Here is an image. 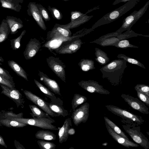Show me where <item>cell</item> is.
<instances>
[{
  "label": "cell",
  "instance_id": "obj_45",
  "mask_svg": "<svg viewBox=\"0 0 149 149\" xmlns=\"http://www.w3.org/2000/svg\"><path fill=\"white\" fill-rule=\"evenodd\" d=\"M22 114L20 113L19 114H15L13 113L12 112H8L5 114V115L7 116H11L15 117V118H22Z\"/></svg>",
  "mask_w": 149,
  "mask_h": 149
},
{
  "label": "cell",
  "instance_id": "obj_37",
  "mask_svg": "<svg viewBox=\"0 0 149 149\" xmlns=\"http://www.w3.org/2000/svg\"><path fill=\"white\" fill-rule=\"evenodd\" d=\"M37 143L41 149H54L56 145L53 143L40 140L37 141Z\"/></svg>",
  "mask_w": 149,
  "mask_h": 149
},
{
  "label": "cell",
  "instance_id": "obj_32",
  "mask_svg": "<svg viewBox=\"0 0 149 149\" xmlns=\"http://www.w3.org/2000/svg\"><path fill=\"white\" fill-rule=\"evenodd\" d=\"M104 119L109 126L117 134L128 140H130L127 135L115 123L108 118L104 116Z\"/></svg>",
  "mask_w": 149,
  "mask_h": 149
},
{
  "label": "cell",
  "instance_id": "obj_30",
  "mask_svg": "<svg viewBox=\"0 0 149 149\" xmlns=\"http://www.w3.org/2000/svg\"><path fill=\"white\" fill-rule=\"evenodd\" d=\"M78 65L84 72H87L95 69L94 61L91 59L83 58L81 60Z\"/></svg>",
  "mask_w": 149,
  "mask_h": 149
},
{
  "label": "cell",
  "instance_id": "obj_22",
  "mask_svg": "<svg viewBox=\"0 0 149 149\" xmlns=\"http://www.w3.org/2000/svg\"><path fill=\"white\" fill-rule=\"evenodd\" d=\"M93 17V15L88 16L85 14L69 23L63 25L70 29L75 28L87 22Z\"/></svg>",
  "mask_w": 149,
  "mask_h": 149
},
{
  "label": "cell",
  "instance_id": "obj_18",
  "mask_svg": "<svg viewBox=\"0 0 149 149\" xmlns=\"http://www.w3.org/2000/svg\"><path fill=\"white\" fill-rule=\"evenodd\" d=\"M2 93L15 102L21 103L22 94L19 91L14 88H10L2 84H0Z\"/></svg>",
  "mask_w": 149,
  "mask_h": 149
},
{
  "label": "cell",
  "instance_id": "obj_14",
  "mask_svg": "<svg viewBox=\"0 0 149 149\" xmlns=\"http://www.w3.org/2000/svg\"><path fill=\"white\" fill-rule=\"evenodd\" d=\"M41 44V43L36 38L31 39L23 52L25 59L30 60L33 58L39 51Z\"/></svg>",
  "mask_w": 149,
  "mask_h": 149
},
{
  "label": "cell",
  "instance_id": "obj_36",
  "mask_svg": "<svg viewBox=\"0 0 149 149\" xmlns=\"http://www.w3.org/2000/svg\"><path fill=\"white\" fill-rule=\"evenodd\" d=\"M112 46L122 49H126L128 47L138 48L137 46L131 44L129 40L126 39L122 40L117 41L113 44Z\"/></svg>",
  "mask_w": 149,
  "mask_h": 149
},
{
  "label": "cell",
  "instance_id": "obj_1",
  "mask_svg": "<svg viewBox=\"0 0 149 149\" xmlns=\"http://www.w3.org/2000/svg\"><path fill=\"white\" fill-rule=\"evenodd\" d=\"M127 62L123 59H116L100 69L103 79H107L113 86H118L122 82Z\"/></svg>",
  "mask_w": 149,
  "mask_h": 149
},
{
  "label": "cell",
  "instance_id": "obj_10",
  "mask_svg": "<svg viewBox=\"0 0 149 149\" xmlns=\"http://www.w3.org/2000/svg\"><path fill=\"white\" fill-rule=\"evenodd\" d=\"M90 105L87 102H85L80 107L73 110L71 116L74 125L77 126L82 123H85L89 116Z\"/></svg>",
  "mask_w": 149,
  "mask_h": 149
},
{
  "label": "cell",
  "instance_id": "obj_26",
  "mask_svg": "<svg viewBox=\"0 0 149 149\" xmlns=\"http://www.w3.org/2000/svg\"><path fill=\"white\" fill-rule=\"evenodd\" d=\"M10 32V29L6 19H3L0 24V44L8 39Z\"/></svg>",
  "mask_w": 149,
  "mask_h": 149
},
{
  "label": "cell",
  "instance_id": "obj_8",
  "mask_svg": "<svg viewBox=\"0 0 149 149\" xmlns=\"http://www.w3.org/2000/svg\"><path fill=\"white\" fill-rule=\"evenodd\" d=\"M49 68L62 81L66 83V65L59 58L50 56L46 58Z\"/></svg>",
  "mask_w": 149,
  "mask_h": 149
},
{
  "label": "cell",
  "instance_id": "obj_51",
  "mask_svg": "<svg viewBox=\"0 0 149 149\" xmlns=\"http://www.w3.org/2000/svg\"></svg>",
  "mask_w": 149,
  "mask_h": 149
},
{
  "label": "cell",
  "instance_id": "obj_48",
  "mask_svg": "<svg viewBox=\"0 0 149 149\" xmlns=\"http://www.w3.org/2000/svg\"><path fill=\"white\" fill-rule=\"evenodd\" d=\"M0 144L6 148H7L3 137L1 135H0Z\"/></svg>",
  "mask_w": 149,
  "mask_h": 149
},
{
  "label": "cell",
  "instance_id": "obj_41",
  "mask_svg": "<svg viewBox=\"0 0 149 149\" xmlns=\"http://www.w3.org/2000/svg\"><path fill=\"white\" fill-rule=\"evenodd\" d=\"M0 84L10 88H14L15 87L14 82L11 81L10 80L0 74Z\"/></svg>",
  "mask_w": 149,
  "mask_h": 149
},
{
  "label": "cell",
  "instance_id": "obj_11",
  "mask_svg": "<svg viewBox=\"0 0 149 149\" xmlns=\"http://www.w3.org/2000/svg\"><path fill=\"white\" fill-rule=\"evenodd\" d=\"M23 92L29 100L49 116L53 117L59 116L58 114L51 110L48 106L47 102L41 97L29 91L25 90L23 91Z\"/></svg>",
  "mask_w": 149,
  "mask_h": 149
},
{
  "label": "cell",
  "instance_id": "obj_3",
  "mask_svg": "<svg viewBox=\"0 0 149 149\" xmlns=\"http://www.w3.org/2000/svg\"><path fill=\"white\" fill-rule=\"evenodd\" d=\"M122 122L125 124L122 125L123 129L135 143L145 149L149 148V141L141 132L140 125L135 123Z\"/></svg>",
  "mask_w": 149,
  "mask_h": 149
},
{
  "label": "cell",
  "instance_id": "obj_40",
  "mask_svg": "<svg viewBox=\"0 0 149 149\" xmlns=\"http://www.w3.org/2000/svg\"><path fill=\"white\" fill-rule=\"evenodd\" d=\"M136 91H139L149 97V86L145 84H138L134 87Z\"/></svg>",
  "mask_w": 149,
  "mask_h": 149
},
{
  "label": "cell",
  "instance_id": "obj_28",
  "mask_svg": "<svg viewBox=\"0 0 149 149\" xmlns=\"http://www.w3.org/2000/svg\"><path fill=\"white\" fill-rule=\"evenodd\" d=\"M95 60L100 65H105L109 62V58L105 52L97 47L95 48Z\"/></svg>",
  "mask_w": 149,
  "mask_h": 149
},
{
  "label": "cell",
  "instance_id": "obj_49",
  "mask_svg": "<svg viewBox=\"0 0 149 149\" xmlns=\"http://www.w3.org/2000/svg\"><path fill=\"white\" fill-rule=\"evenodd\" d=\"M4 60L2 57L0 56V65H2V64L1 62H3Z\"/></svg>",
  "mask_w": 149,
  "mask_h": 149
},
{
  "label": "cell",
  "instance_id": "obj_12",
  "mask_svg": "<svg viewBox=\"0 0 149 149\" xmlns=\"http://www.w3.org/2000/svg\"><path fill=\"white\" fill-rule=\"evenodd\" d=\"M78 85L86 91L91 93H98L101 94L109 95L110 92L104 88L99 83L93 80H81Z\"/></svg>",
  "mask_w": 149,
  "mask_h": 149
},
{
  "label": "cell",
  "instance_id": "obj_42",
  "mask_svg": "<svg viewBox=\"0 0 149 149\" xmlns=\"http://www.w3.org/2000/svg\"><path fill=\"white\" fill-rule=\"evenodd\" d=\"M139 100L146 105L149 106V97L138 91H136Z\"/></svg>",
  "mask_w": 149,
  "mask_h": 149
},
{
  "label": "cell",
  "instance_id": "obj_34",
  "mask_svg": "<svg viewBox=\"0 0 149 149\" xmlns=\"http://www.w3.org/2000/svg\"><path fill=\"white\" fill-rule=\"evenodd\" d=\"M118 58L123 59L126 62L137 65L143 69H146L144 65L137 59L128 56L123 54H119L117 56Z\"/></svg>",
  "mask_w": 149,
  "mask_h": 149
},
{
  "label": "cell",
  "instance_id": "obj_21",
  "mask_svg": "<svg viewBox=\"0 0 149 149\" xmlns=\"http://www.w3.org/2000/svg\"><path fill=\"white\" fill-rule=\"evenodd\" d=\"M23 1V0H0V3L2 7L19 12L22 8L20 3H22Z\"/></svg>",
  "mask_w": 149,
  "mask_h": 149
},
{
  "label": "cell",
  "instance_id": "obj_13",
  "mask_svg": "<svg viewBox=\"0 0 149 149\" xmlns=\"http://www.w3.org/2000/svg\"><path fill=\"white\" fill-rule=\"evenodd\" d=\"M121 96L132 109L143 114L149 113L148 108L146 105L137 98L129 95L122 94Z\"/></svg>",
  "mask_w": 149,
  "mask_h": 149
},
{
  "label": "cell",
  "instance_id": "obj_16",
  "mask_svg": "<svg viewBox=\"0 0 149 149\" xmlns=\"http://www.w3.org/2000/svg\"><path fill=\"white\" fill-rule=\"evenodd\" d=\"M38 74L40 80L44 83L51 91L61 96L60 87L55 80L51 79L46 74L39 70H38Z\"/></svg>",
  "mask_w": 149,
  "mask_h": 149
},
{
  "label": "cell",
  "instance_id": "obj_17",
  "mask_svg": "<svg viewBox=\"0 0 149 149\" xmlns=\"http://www.w3.org/2000/svg\"><path fill=\"white\" fill-rule=\"evenodd\" d=\"M105 124L109 134L117 143L127 148L137 147L139 145L116 133L105 122Z\"/></svg>",
  "mask_w": 149,
  "mask_h": 149
},
{
  "label": "cell",
  "instance_id": "obj_20",
  "mask_svg": "<svg viewBox=\"0 0 149 149\" xmlns=\"http://www.w3.org/2000/svg\"><path fill=\"white\" fill-rule=\"evenodd\" d=\"M72 125L71 119L68 118L65 119L62 126L59 130L58 135L60 143H62L67 141L69 136L68 130Z\"/></svg>",
  "mask_w": 149,
  "mask_h": 149
},
{
  "label": "cell",
  "instance_id": "obj_7",
  "mask_svg": "<svg viewBox=\"0 0 149 149\" xmlns=\"http://www.w3.org/2000/svg\"><path fill=\"white\" fill-rule=\"evenodd\" d=\"M149 5V1L139 10L134 11L125 18L123 21L122 25L116 31L121 34L125 31H130L133 25L143 16L147 10Z\"/></svg>",
  "mask_w": 149,
  "mask_h": 149
},
{
  "label": "cell",
  "instance_id": "obj_29",
  "mask_svg": "<svg viewBox=\"0 0 149 149\" xmlns=\"http://www.w3.org/2000/svg\"><path fill=\"white\" fill-rule=\"evenodd\" d=\"M47 103L51 110L59 116L65 117L68 115L67 111L64 109L61 105L52 102Z\"/></svg>",
  "mask_w": 149,
  "mask_h": 149
},
{
  "label": "cell",
  "instance_id": "obj_25",
  "mask_svg": "<svg viewBox=\"0 0 149 149\" xmlns=\"http://www.w3.org/2000/svg\"><path fill=\"white\" fill-rule=\"evenodd\" d=\"M35 136L36 138L41 140L54 141L56 138V135L53 132L47 130H39Z\"/></svg>",
  "mask_w": 149,
  "mask_h": 149
},
{
  "label": "cell",
  "instance_id": "obj_2",
  "mask_svg": "<svg viewBox=\"0 0 149 149\" xmlns=\"http://www.w3.org/2000/svg\"><path fill=\"white\" fill-rule=\"evenodd\" d=\"M138 0H130L118 8L106 14L97 20L91 29L94 30L99 26L110 23L117 19L134 7Z\"/></svg>",
  "mask_w": 149,
  "mask_h": 149
},
{
  "label": "cell",
  "instance_id": "obj_31",
  "mask_svg": "<svg viewBox=\"0 0 149 149\" xmlns=\"http://www.w3.org/2000/svg\"><path fill=\"white\" fill-rule=\"evenodd\" d=\"M0 122L3 125L8 127H22L28 125L17 120L7 119H1Z\"/></svg>",
  "mask_w": 149,
  "mask_h": 149
},
{
  "label": "cell",
  "instance_id": "obj_27",
  "mask_svg": "<svg viewBox=\"0 0 149 149\" xmlns=\"http://www.w3.org/2000/svg\"><path fill=\"white\" fill-rule=\"evenodd\" d=\"M29 107L32 112L30 114L33 118H45L53 119L49 115L36 105H29Z\"/></svg>",
  "mask_w": 149,
  "mask_h": 149
},
{
  "label": "cell",
  "instance_id": "obj_24",
  "mask_svg": "<svg viewBox=\"0 0 149 149\" xmlns=\"http://www.w3.org/2000/svg\"><path fill=\"white\" fill-rule=\"evenodd\" d=\"M34 81L36 85L40 91L49 98L52 102L58 104H60L59 100L57 98L54 93L37 80L34 79Z\"/></svg>",
  "mask_w": 149,
  "mask_h": 149
},
{
  "label": "cell",
  "instance_id": "obj_6",
  "mask_svg": "<svg viewBox=\"0 0 149 149\" xmlns=\"http://www.w3.org/2000/svg\"><path fill=\"white\" fill-rule=\"evenodd\" d=\"M10 119V120H15L44 129L53 130H58L55 126L52 124L55 122L53 119L45 118H14Z\"/></svg>",
  "mask_w": 149,
  "mask_h": 149
},
{
  "label": "cell",
  "instance_id": "obj_50",
  "mask_svg": "<svg viewBox=\"0 0 149 149\" xmlns=\"http://www.w3.org/2000/svg\"><path fill=\"white\" fill-rule=\"evenodd\" d=\"M63 0V1H69L70 0Z\"/></svg>",
  "mask_w": 149,
  "mask_h": 149
},
{
  "label": "cell",
  "instance_id": "obj_5",
  "mask_svg": "<svg viewBox=\"0 0 149 149\" xmlns=\"http://www.w3.org/2000/svg\"><path fill=\"white\" fill-rule=\"evenodd\" d=\"M71 35L72 33L70 29L63 25L56 24L52 29L47 32V38L50 41L62 40L65 42L73 39Z\"/></svg>",
  "mask_w": 149,
  "mask_h": 149
},
{
  "label": "cell",
  "instance_id": "obj_44",
  "mask_svg": "<svg viewBox=\"0 0 149 149\" xmlns=\"http://www.w3.org/2000/svg\"><path fill=\"white\" fill-rule=\"evenodd\" d=\"M84 14L80 11H72L71 12V21H72L75 19L84 15Z\"/></svg>",
  "mask_w": 149,
  "mask_h": 149
},
{
  "label": "cell",
  "instance_id": "obj_9",
  "mask_svg": "<svg viewBox=\"0 0 149 149\" xmlns=\"http://www.w3.org/2000/svg\"><path fill=\"white\" fill-rule=\"evenodd\" d=\"M79 38L64 42L60 46L55 49V52L59 54H70L76 52L84 43Z\"/></svg>",
  "mask_w": 149,
  "mask_h": 149
},
{
  "label": "cell",
  "instance_id": "obj_43",
  "mask_svg": "<svg viewBox=\"0 0 149 149\" xmlns=\"http://www.w3.org/2000/svg\"><path fill=\"white\" fill-rule=\"evenodd\" d=\"M0 74L3 76L6 79L14 82L13 77L9 73V72L6 70L0 67Z\"/></svg>",
  "mask_w": 149,
  "mask_h": 149
},
{
  "label": "cell",
  "instance_id": "obj_33",
  "mask_svg": "<svg viewBox=\"0 0 149 149\" xmlns=\"http://www.w3.org/2000/svg\"><path fill=\"white\" fill-rule=\"evenodd\" d=\"M87 98L85 96L80 94L75 93L72 101V106L73 110L75 109L78 106L85 102Z\"/></svg>",
  "mask_w": 149,
  "mask_h": 149
},
{
  "label": "cell",
  "instance_id": "obj_39",
  "mask_svg": "<svg viewBox=\"0 0 149 149\" xmlns=\"http://www.w3.org/2000/svg\"><path fill=\"white\" fill-rule=\"evenodd\" d=\"M47 8L51 12L54 18L58 20L62 18V14L59 9L55 7H51L50 6H48Z\"/></svg>",
  "mask_w": 149,
  "mask_h": 149
},
{
  "label": "cell",
  "instance_id": "obj_19",
  "mask_svg": "<svg viewBox=\"0 0 149 149\" xmlns=\"http://www.w3.org/2000/svg\"><path fill=\"white\" fill-rule=\"evenodd\" d=\"M6 19L10 30L11 34H14L18 32V30L24 26L22 20L19 18L13 16H7Z\"/></svg>",
  "mask_w": 149,
  "mask_h": 149
},
{
  "label": "cell",
  "instance_id": "obj_35",
  "mask_svg": "<svg viewBox=\"0 0 149 149\" xmlns=\"http://www.w3.org/2000/svg\"><path fill=\"white\" fill-rule=\"evenodd\" d=\"M26 32L25 30H24L20 35L16 38L10 40L11 47L14 50H16L19 49L20 47V42L21 39Z\"/></svg>",
  "mask_w": 149,
  "mask_h": 149
},
{
  "label": "cell",
  "instance_id": "obj_23",
  "mask_svg": "<svg viewBox=\"0 0 149 149\" xmlns=\"http://www.w3.org/2000/svg\"><path fill=\"white\" fill-rule=\"evenodd\" d=\"M8 63L10 67L19 76L28 81L27 74L23 68L18 63L13 60H9Z\"/></svg>",
  "mask_w": 149,
  "mask_h": 149
},
{
  "label": "cell",
  "instance_id": "obj_46",
  "mask_svg": "<svg viewBox=\"0 0 149 149\" xmlns=\"http://www.w3.org/2000/svg\"><path fill=\"white\" fill-rule=\"evenodd\" d=\"M75 130L73 128L70 127L68 130V134L70 135H73L75 134Z\"/></svg>",
  "mask_w": 149,
  "mask_h": 149
},
{
  "label": "cell",
  "instance_id": "obj_38",
  "mask_svg": "<svg viewBox=\"0 0 149 149\" xmlns=\"http://www.w3.org/2000/svg\"><path fill=\"white\" fill-rule=\"evenodd\" d=\"M36 5L42 19L46 22L49 21L51 19L46 9L40 3H36Z\"/></svg>",
  "mask_w": 149,
  "mask_h": 149
},
{
  "label": "cell",
  "instance_id": "obj_4",
  "mask_svg": "<svg viewBox=\"0 0 149 149\" xmlns=\"http://www.w3.org/2000/svg\"><path fill=\"white\" fill-rule=\"evenodd\" d=\"M107 109L113 114L120 117L123 119L122 122L127 123H135L141 125L145 120L140 116L134 114L127 110L112 105L105 106Z\"/></svg>",
  "mask_w": 149,
  "mask_h": 149
},
{
  "label": "cell",
  "instance_id": "obj_15",
  "mask_svg": "<svg viewBox=\"0 0 149 149\" xmlns=\"http://www.w3.org/2000/svg\"><path fill=\"white\" fill-rule=\"evenodd\" d=\"M35 2H30L28 6L27 12L30 16H32L36 22L42 30L46 31L47 27L42 17L40 12Z\"/></svg>",
  "mask_w": 149,
  "mask_h": 149
},
{
  "label": "cell",
  "instance_id": "obj_47",
  "mask_svg": "<svg viewBox=\"0 0 149 149\" xmlns=\"http://www.w3.org/2000/svg\"><path fill=\"white\" fill-rule=\"evenodd\" d=\"M130 0H115L113 3L112 4L114 5L121 3V2H126Z\"/></svg>",
  "mask_w": 149,
  "mask_h": 149
}]
</instances>
